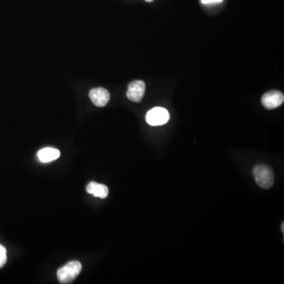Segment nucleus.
Segmentation results:
<instances>
[{
    "mask_svg": "<svg viewBox=\"0 0 284 284\" xmlns=\"http://www.w3.org/2000/svg\"><path fill=\"white\" fill-rule=\"evenodd\" d=\"M253 173L255 181L262 189H269L273 185L274 174L269 167L257 165L253 169Z\"/></svg>",
    "mask_w": 284,
    "mask_h": 284,
    "instance_id": "obj_1",
    "label": "nucleus"
},
{
    "mask_svg": "<svg viewBox=\"0 0 284 284\" xmlns=\"http://www.w3.org/2000/svg\"><path fill=\"white\" fill-rule=\"evenodd\" d=\"M82 271V265L77 261L69 262L58 270L57 277L61 283H70L73 282Z\"/></svg>",
    "mask_w": 284,
    "mask_h": 284,
    "instance_id": "obj_2",
    "label": "nucleus"
},
{
    "mask_svg": "<svg viewBox=\"0 0 284 284\" xmlns=\"http://www.w3.org/2000/svg\"><path fill=\"white\" fill-rule=\"evenodd\" d=\"M170 119V114L168 110L163 108H154L149 111L146 114V121L149 125L161 126L168 123Z\"/></svg>",
    "mask_w": 284,
    "mask_h": 284,
    "instance_id": "obj_3",
    "label": "nucleus"
},
{
    "mask_svg": "<svg viewBox=\"0 0 284 284\" xmlns=\"http://www.w3.org/2000/svg\"><path fill=\"white\" fill-rule=\"evenodd\" d=\"M283 101V93L278 90L270 91L265 93L262 98V103L264 107L269 110L279 108V106L282 105Z\"/></svg>",
    "mask_w": 284,
    "mask_h": 284,
    "instance_id": "obj_4",
    "label": "nucleus"
},
{
    "mask_svg": "<svg viewBox=\"0 0 284 284\" xmlns=\"http://www.w3.org/2000/svg\"><path fill=\"white\" fill-rule=\"evenodd\" d=\"M146 92V84L143 81H134L129 85L127 96L133 102L138 103L143 99Z\"/></svg>",
    "mask_w": 284,
    "mask_h": 284,
    "instance_id": "obj_5",
    "label": "nucleus"
},
{
    "mask_svg": "<svg viewBox=\"0 0 284 284\" xmlns=\"http://www.w3.org/2000/svg\"><path fill=\"white\" fill-rule=\"evenodd\" d=\"M89 98L96 106L102 108L109 101L110 93L104 88H93L89 92Z\"/></svg>",
    "mask_w": 284,
    "mask_h": 284,
    "instance_id": "obj_6",
    "label": "nucleus"
},
{
    "mask_svg": "<svg viewBox=\"0 0 284 284\" xmlns=\"http://www.w3.org/2000/svg\"><path fill=\"white\" fill-rule=\"evenodd\" d=\"M87 193L93 194L97 198H105L108 195V188L105 185L92 182L88 183L86 186Z\"/></svg>",
    "mask_w": 284,
    "mask_h": 284,
    "instance_id": "obj_7",
    "label": "nucleus"
},
{
    "mask_svg": "<svg viewBox=\"0 0 284 284\" xmlns=\"http://www.w3.org/2000/svg\"><path fill=\"white\" fill-rule=\"evenodd\" d=\"M39 159L43 163H49V162L56 160L60 156V152L58 149H53V148H44L39 151L38 154Z\"/></svg>",
    "mask_w": 284,
    "mask_h": 284,
    "instance_id": "obj_8",
    "label": "nucleus"
},
{
    "mask_svg": "<svg viewBox=\"0 0 284 284\" xmlns=\"http://www.w3.org/2000/svg\"><path fill=\"white\" fill-rule=\"evenodd\" d=\"M7 250H6L4 246L0 245V269L5 265L6 262H7Z\"/></svg>",
    "mask_w": 284,
    "mask_h": 284,
    "instance_id": "obj_9",
    "label": "nucleus"
},
{
    "mask_svg": "<svg viewBox=\"0 0 284 284\" xmlns=\"http://www.w3.org/2000/svg\"><path fill=\"white\" fill-rule=\"evenodd\" d=\"M223 0H201L204 4H214V3H221Z\"/></svg>",
    "mask_w": 284,
    "mask_h": 284,
    "instance_id": "obj_10",
    "label": "nucleus"
},
{
    "mask_svg": "<svg viewBox=\"0 0 284 284\" xmlns=\"http://www.w3.org/2000/svg\"><path fill=\"white\" fill-rule=\"evenodd\" d=\"M284 224H282V232L283 233L284 232Z\"/></svg>",
    "mask_w": 284,
    "mask_h": 284,
    "instance_id": "obj_11",
    "label": "nucleus"
},
{
    "mask_svg": "<svg viewBox=\"0 0 284 284\" xmlns=\"http://www.w3.org/2000/svg\"><path fill=\"white\" fill-rule=\"evenodd\" d=\"M146 2H149V3H151V2H153V0H146Z\"/></svg>",
    "mask_w": 284,
    "mask_h": 284,
    "instance_id": "obj_12",
    "label": "nucleus"
}]
</instances>
